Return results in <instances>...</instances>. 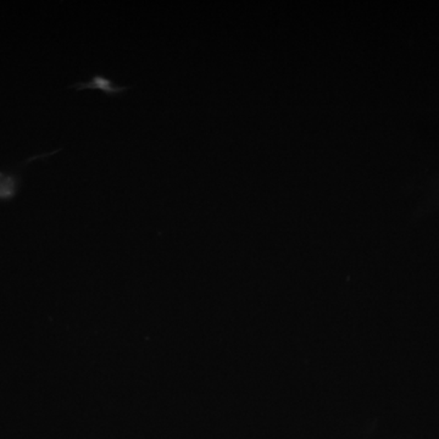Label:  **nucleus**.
I'll list each match as a JSON object with an SVG mask.
<instances>
[{"label": "nucleus", "instance_id": "1", "mask_svg": "<svg viewBox=\"0 0 439 439\" xmlns=\"http://www.w3.org/2000/svg\"><path fill=\"white\" fill-rule=\"evenodd\" d=\"M84 88L87 89H101L103 92L110 96H114V94H120V93L127 91L128 87H118L114 86V84L110 81V79L103 77V76H94L89 82H81L77 87V91H82Z\"/></svg>", "mask_w": 439, "mask_h": 439}]
</instances>
